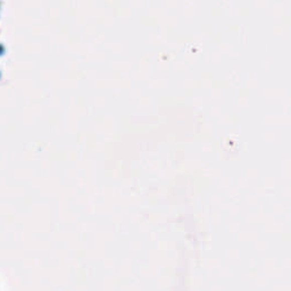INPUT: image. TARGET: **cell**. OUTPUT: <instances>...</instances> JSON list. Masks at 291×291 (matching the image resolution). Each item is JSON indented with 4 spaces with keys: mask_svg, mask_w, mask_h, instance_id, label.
Listing matches in <instances>:
<instances>
[]
</instances>
